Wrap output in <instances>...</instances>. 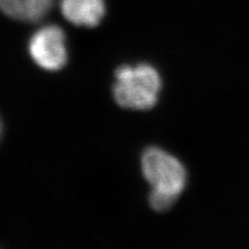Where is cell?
Masks as SVG:
<instances>
[{"label":"cell","mask_w":249,"mask_h":249,"mask_svg":"<svg viewBox=\"0 0 249 249\" xmlns=\"http://www.w3.org/2000/svg\"><path fill=\"white\" fill-rule=\"evenodd\" d=\"M115 79L112 92L121 107L146 110L157 103L162 82L158 71L152 66H122L116 70Z\"/></svg>","instance_id":"7a4b0ae2"},{"label":"cell","mask_w":249,"mask_h":249,"mask_svg":"<svg viewBox=\"0 0 249 249\" xmlns=\"http://www.w3.org/2000/svg\"><path fill=\"white\" fill-rule=\"evenodd\" d=\"M28 1L35 23L41 21L48 14L52 6L53 0H28Z\"/></svg>","instance_id":"8992f818"},{"label":"cell","mask_w":249,"mask_h":249,"mask_svg":"<svg viewBox=\"0 0 249 249\" xmlns=\"http://www.w3.org/2000/svg\"><path fill=\"white\" fill-rule=\"evenodd\" d=\"M104 0H61L60 10L66 20L76 26L95 27L105 15Z\"/></svg>","instance_id":"277c9868"},{"label":"cell","mask_w":249,"mask_h":249,"mask_svg":"<svg viewBox=\"0 0 249 249\" xmlns=\"http://www.w3.org/2000/svg\"><path fill=\"white\" fill-rule=\"evenodd\" d=\"M0 11L15 20L33 23L28 0H0Z\"/></svg>","instance_id":"5b68a950"},{"label":"cell","mask_w":249,"mask_h":249,"mask_svg":"<svg viewBox=\"0 0 249 249\" xmlns=\"http://www.w3.org/2000/svg\"><path fill=\"white\" fill-rule=\"evenodd\" d=\"M2 133V124H1V121H0V136H1Z\"/></svg>","instance_id":"52a82bcc"},{"label":"cell","mask_w":249,"mask_h":249,"mask_svg":"<svg viewBox=\"0 0 249 249\" xmlns=\"http://www.w3.org/2000/svg\"><path fill=\"white\" fill-rule=\"evenodd\" d=\"M142 173L152 186L150 205L158 212H165L175 205L185 188L186 170L174 156L158 147L144 151Z\"/></svg>","instance_id":"6da1fadb"},{"label":"cell","mask_w":249,"mask_h":249,"mask_svg":"<svg viewBox=\"0 0 249 249\" xmlns=\"http://www.w3.org/2000/svg\"><path fill=\"white\" fill-rule=\"evenodd\" d=\"M28 48L36 65L48 71H57L67 64L66 36L56 25H48L36 31Z\"/></svg>","instance_id":"3957f363"}]
</instances>
